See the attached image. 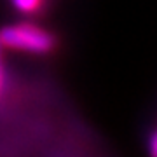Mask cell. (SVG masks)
I'll use <instances>...</instances> for the list:
<instances>
[{"label":"cell","mask_w":157,"mask_h":157,"mask_svg":"<svg viewBox=\"0 0 157 157\" xmlns=\"http://www.w3.org/2000/svg\"><path fill=\"white\" fill-rule=\"evenodd\" d=\"M0 47L30 54H47L56 47V37L37 25L17 23L0 30Z\"/></svg>","instance_id":"1"},{"label":"cell","mask_w":157,"mask_h":157,"mask_svg":"<svg viewBox=\"0 0 157 157\" xmlns=\"http://www.w3.org/2000/svg\"><path fill=\"white\" fill-rule=\"evenodd\" d=\"M11 4L17 12L32 16V14H39L44 11L45 0H11Z\"/></svg>","instance_id":"2"},{"label":"cell","mask_w":157,"mask_h":157,"mask_svg":"<svg viewBox=\"0 0 157 157\" xmlns=\"http://www.w3.org/2000/svg\"><path fill=\"white\" fill-rule=\"evenodd\" d=\"M2 47H0V98L6 89V67H4V56H2Z\"/></svg>","instance_id":"3"},{"label":"cell","mask_w":157,"mask_h":157,"mask_svg":"<svg viewBox=\"0 0 157 157\" xmlns=\"http://www.w3.org/2000/svg\"><path fill=\"white\" fill-rule=\"evenodd\" d=\"M155 143H157V140H155V133H150V140H148V145H150V157H155Z\"/></svg>","instance_id":"4"}]
</instances>
